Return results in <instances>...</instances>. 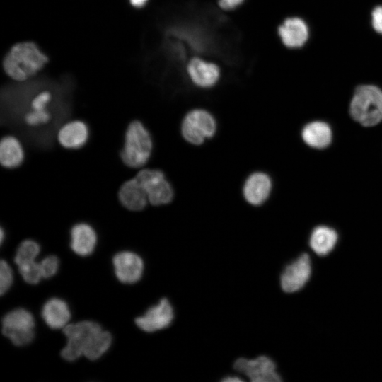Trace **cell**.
<instances>
[{"label":"cell","mask_w":382,"mask_h":382,"mask_svg":"<svg viewBox=\"0 0 382 382\" xmlns=\"http://www.w3.org/2000/svg\"><path fill=\"white\" fill-rule=\"evenodd\" d=\"M42 317L52 329L64 328L71 318L67 303L59 298H52L45 302L42 309Z\"/></svg>","instance_id":"cell-21"},{"label":"cell","mask_w":382,"mask_h":382,"mask_svg":"<svg viewBox=\"0 0 382 382\" xmlns=\"http://www.w3.org/2000/svg\"><path fill=\"white\" fill-rule=\"evenodd\" d=\"M135 177L144 189L151 205H164L172 201L173 189L161 170L143 168Z\"/></svg>","instance_id":"cell-7"},{"label":"cell","mask_w":382,"mask_h":382,"mask_svg":"<svg viewBox=\"0 0 382 382\" xmlns=\"http://www.w3.org/2000/svg\"><path fill=\"white\" fill-rule=\"evenodd\" d=\"M115 273L117 279L124 284H134L143 274L144 262L137 253L122 251L112 258Z\"/></svg>","instance_id":"cell-11"},{"label":"cell","mask_w":382,"mask_h":382,"mask_svg":"<svg viewBox=\"0 0 382 382\" xmlns=\"http://www.w3.org/2000/svg\"><path fill=\"white\" fill-rule=\"evenodd\" d=\"M371 23L373 29L382 35V4L375 6L371 13Z\"/></svg>","instance_id":"cell-28"},{"label":"cell","mask_w":382,"mask_h":382,"mask_svg":"<svg viewBox=\"0 0 382 382\" xmlns=\"http://www.w3.org/2000/svg\"><path fill=\"white\" fill-rule=\"evenodd\" d=\"M2 334L16 346L30 343L35 336V320L31 313L22 308L13 309L2 318Z\"/></svg>","instance_id":"cell-5"},{"label":"cell","mask_w":382,"mask_h":382,"mask_svg":"<svg viewBox=\"0 0 382 382\" xmlns=\"http://www.w3.org/2000/svg\"><path fill=\"white\" fill-rule=\"evenodd\" d=\"M243 379L238 377L236 376H228L227 377H225L224 379H222V381L224 382H241L243 381Z\"/></svg>","instance_id":"cell-31"},{"label":"cell","mask_w":382,"mask_h":382,"mask_svg":"<svg viewBox=\"0 0 382 382\" xmlns=\"http://www.w3.org/2000/svg\"><path fill=\"white\" fill-rule=\"evenodd\" d=\"M117 197L122 207L132 212L143 210L149 203L147 195L135 176L121 185Z\"/></svg>","instance_id":"cell-16"},{"label":"cell","mask_w":382,"mask_h":382,"mask_svg":"<svg viewBox=\"0 0 382 382\" xmlns=\"http://www.w3.org/2000/svg\"><path fill=\"white\" fill-rule=\"evenodd\" d=\"M52 99V93L47 89L36 93L30 100V110L24 115L25 123L32 127L47 124L52 118L47 108Z\"/></svg>","instance_id":"cell-18"},{"label":"cell","mask_w":382,"mask_h":382,"mask_svg":"<svg viewBox=\"0 0 382 382\" xmlns=\"http://www.w3.org/2000/svg\"><path fill=\"white\" fill-rule=\"evenodd\" d=\"M40 250L39 244L31 239L22 241L18 245L14 257L15 263L18 266L35 260Z\"/></svg>","instance_id":"cell-24"},{"label":"cell","mask_w":382,"mask_h":382,"mask_svg":"<svg viewBox=\"0 0 382 382\" xmlns=\"http://www.w3.org/2000/svg\"><path fill=\"white\" fill-rule=\"evenodd\" d=\"M301 136L308 146L322 150L331 144L333 133L329 123L316 120L308 122L303 127Z\"/></svg>","instance_id":"cell-14"},{"label":"cell","mask_w":382,"mask_h":382,"mask_svg":"<svg viewBox=\"0 0 382 382\" xmlns=\"http://www.w3.org/2000/svg\"><path fill=\"white\" fill-rule=\"evenodd\" d=\"M236 370L247 376L253 382H279L274 361L265 355L255 359L239 358L234 362Z\"/></svg>","instance_id":"cell-8"},{"label":"cell","mask_w":382,"mask_h":382,"mask_svg":"<svg viewBox=\"0 0 382 382\" xmlns=\"http://www.w3.org/2000/svg\"><path fill=\"white\" fill-rule=\"evenodd\" d=\"M96 322L83 320L66 325L63 328L67 342L61 351L62 357L68 361H74L83 355L84 350L93 338L102 330Z\"/></svg>","instance_id":"cell-4"},{"label":"cell","mask_w":382,"mask_h":382,"mask_svg":"<svg viewBox=\"0 0 382 382\" xmlns=\"http://www.w3.org/2000/svg\"><path fill=\"white\" fill-rule=\"evenodd\" d=\"M337 230L326 224L314 226L309 235V245L319 255H325L335 246L338 241Z\"/></svg>","instance_id":"cell-20"},{"label":"cell","mask_w":382,"mask_h":382,"mask_svg":"<svg viewBox=\"0 0 382 382\" xmlns=\"http://www.w3.org/2000/svg\"><path fill=\"white\" fill-rule=\"evenodd\" d=\"M50 58L34 42L14 44L3 59L6 74L17 82H24L35 76L49 62Z\"/></svg>","instance_id":"cell-1"},{"label":"cell","mask_w":382,"mask_h":382,"mask_svg":"<svg viewBox=\"0 0 382 382\" xmlns=\"http://www.w3.org/2000/svg\"><path fill=\"white\" fill-rule=\"evenodd\" d=\"M311 274L310 257L303 253L286 267L280 277L281 286L287 293L296 292L306 284Z\"/></svg>","instance_id":"cell-10"},{"label":"cell","mask_w":382,"mask_h":382,"mask_svg":"<svg viewBox=\"0 0 382 382\" xmlns=\"http://www.w3.org/2000/svg\"><path fill=\"white\" fill-rule=\"evenodd\" d=\"M89 137V127L81 120H74L64 123L60 127L57 134L60 146L69 150H77L83 147Z\"/></svg>","instance_id":"cell-12"},{"label":"cell","mask_w":382,"mask_h":382,"mask_svg":"<svg viewBox=\"0 0 382 382\" xmlns=\"http://www.w3.org/2000/svg\"><path fill=\"white\" fill-rule=\"evenodd\" d=\"M349 111L352 117L363 126L379 124L382 122V87L370 82L356 85Z\"/></svg>","instance_id":"cell-2"},{"label":"cell","mask_w":382,"mask_h":382,"mask_svg":"<svg viewBox=\"0 0 382 382\" xmlns=\"http://www.w3.org/2000/svg\"><path fill=\"white\" fill-rule=\"evenodd\" d=\"M149 0H129L130 5L136 8H141L146 6Z\"/></svg>","instance_id":"cell-30"},{"label":"cell","mask_w":382,"mask_h":382,"mask_svg":"<svg viewBox=\"0 0 382 382\" xmlns=\"http://www.w3.org/2000/svg\"><path fill=\"white\" fill-rule=\"evenodd\" d=\"M25 151L20 140L13 135L3 137L0 142V163L7 169L19 167L23 162Z\"/></svg>","instance_id":"cell-22"},{"label":"cell","mask_w":382,"mask_h":382,"mask_svg":"<svg viewBox=\"0 0 382 382\" xmlns=\"http://www.w3.org/2000/svg\"><path fill=\"white\" fill-rule=\"evenodd\" d=\"M187 69L192 82L202 88L214 86L220 76L219 69L216 64L198 57H194L189 62Z\"/></svg>","instance_id":"cell-19"},{"label":"cell","mask_w":382,"mask_h":382,"mask_svg":"<svg viewBox=\"0 0 382 382\" xmlns=\"http://www.w3.org/2000/svg\"><path fill=\"white\" fill-rule=\"evenodd\" d=\"M152 150V138L144 125L137 120L129 122L120 152L122 162L130 168H143L149 161Z\"/></svg>","instance_id":"cell-3"},{"label":"cell","mask_w":382,"mask_h":382,"mask_svg":"<svg viewBox=\"0 0 382 382\" xmlns=\"http://www.w3.org/2000/svg\"><path fill=\"white\" fill-rule=\"evenodd\" d=\"M112 341L111 334L105 330L99 332L84 350L83 355L91 361L100 358L110 348Z\"/></svg>","instance_id":"cell-23"},{"label":"cell","mask_w":382,"mask_h":382,"mask_svg":"<svg viewBox=\"0 0 382 382\" xmlns=\"http://www.w3.org/2000/svg\"><path fill=\"white\" fill-rule=\"evenodd\" d=\"M42 278H50L54 276L59 268V259L55 255H49L39 262Z\"/></svg>","instance_id":"cell-26"},{"label":"cell","mask_w":382,"mask_h":382,"mask_svg":"<svg viewBox=\"0 0 382 382\" xmlns=\"http://www.w3.org/2000/svg\"><path fill=\"white\" fill-rule=\"evenodd\" d=\"M272 188L270 177L262 172L251 174L243 186V196L250 204L259 206L269 197Z\"/></svg>","instance_id":"cell-15"},{"label":"cell","mask_w":382,"mask_h":382,"mask_svg":"<svg viewBox=\"0 0 382 382\" xmlns=\"http://www.w3.org/2000/svg\"><path fill=\"white\" fill-rule=\"evenodd\" d=\"M216 129L214 117L207 111L196 109L189 112L184 117L181 132L184 139L195 145L202 144L212 137Z\"/></svg>","instance_id":"cell-6"},{"label":"cell","mask_w":382,"mask_h":382,"mask_svg":"<svg viewBox=\"0 0 382 382\" xmlns=\"http://www.w3.org/2000/svg\"><path fill=\"white\" fill-rule=\"evenodd\" d=\"M70 247L78 255H90L97 243L95 229L88 224L80 222L74 224L70 231Z\"/></svg>","instance_id":"cell-17"},{"label":"cell","mask_w":382,"mask_h":382,"mask_svg":"<svg viewBox=\"0 0 382 382\" xmlns=\"http://www.w3.org/2000/svg\"><path fill=\"white\" fill-rule=\"evenodd\" d=\"M0 236H1V243H2L4 241V228H1L0 229Z\"/></svg>","instance_id":"cell-32"},{"label":"cell","mask_w":382,"mask_h":382,"mask_svg":"<svg viewBox=\"0 0 382 382\" xmlns=\"http://www.w3.org/2000/svg\"><path fill=\"white\" fill-rule=\"evenodd\" d=\"M278 34L286 47L300 48L308 40L309 28L303 19L299 17H289L279 26Z\"/></svg>","instance_id":"cell-13"},{"label":"cell","mask_w":382,"mask_h":382,"mask_svg":"<svg viewBox=\"0 0 382 382\" xmlns=\"http://www.w3.org/2000/svg\"><path fill=\"white\" fill-rule=\"evenodd\" d=\"M174 318L173 308L166 298L150 307L145 313L135 319L138 328L146 332H154L168 327Z\"/></svg>","instance_id":"cell-9"},{"label":"cell","mask_w":382,"mask_h":382,"mask_svg":"<svg viewBox=\"0 0 382 382\" xmlns=\"http://www.w3.org/2000/svg\"><path fill=\"white\" fill-rule=\"evenodd\" d=\"M243 0H219V6L225 10H231L242 4Z\"/></svg>","instance_id":"cell-29"},{"label":"cell","mask_w":382,"mask_h":382,"mask_svg":"<svg viewBox=\"0 0 382 382\" xmlns=\"http://www.w3.org/2000/svg\"><path fill=\"white\" fill-rule=\"evenodd\" d=\"M13 282L12 270L7 262L1 260L0 263V293L4 294Z\"/></svg>","instance_id":"cell-27"},{"label":"cell","mask_w":382,"mask_h":382,"mask_svg":"<svg viewBox=\"0 0 382 382\" xmlns=\"http://www.w3.org/2000/svg\"><path fill=\"white\" fill-rule=\"evenodd\" d=\"M18 270L25 282L30 284H37L42 278L40 264L35 260L18 265Z\"/></svg>","instance_id":"cell-25"}]
</instances>
